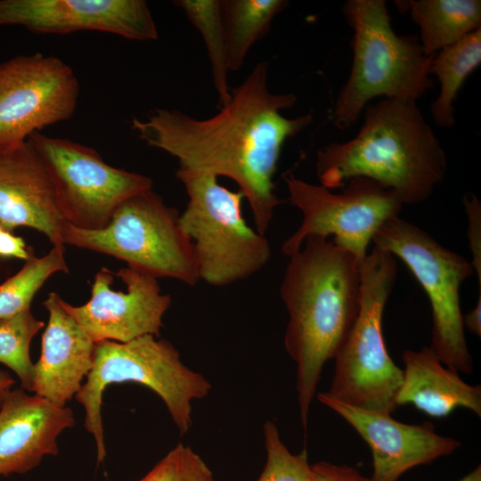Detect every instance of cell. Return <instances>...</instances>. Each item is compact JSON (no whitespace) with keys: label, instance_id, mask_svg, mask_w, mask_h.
<instances>
[{"label":"cell","instance_id":"cell-30","mask_svg":"<svg viewBox=\"0 0 481 481\" xmlns=\"http://www.w3.org/2000/svg\"><path fill=\"white\" fill-rule=\"evenodd\" d=\"M33 250L21 237L16 236L0 224V258L27 260Z\"/></svg>","mask_w":481,"mask_h":481},{"label":"cell","instance_id":"cell-31","mask_svg":"<svg viewBox=\"0 0 481 481\" xmlns=\"http://www.w3.org/2000/svg\"><path fill=\"white\" fill-rule=\"evenodd\" d=\"M463 324L471 333L481 336V292L474 309L463 316Z\"/></svg>","mask_w":481,"mask_h":481},{"label":"cell","instance_id":"cell-15","mask_svg":"<svg viewBox=\"0 0 481 481\" xmlns=\"http://www.w3.org/2000/svg\"><path fill=\"white\" fill-rule=\"evenodd\" d=\"M320 403L349 423L369 445L372 454L371 481H397L409 469L452 454L461 443L435 432L429 422L410 425L391 414L355 407L326 394H317Z\"/></svg>","mask_w":481,"mask_h":481},{"label":"cell","instance_id":"cell-26","mask_svg":"<svg viewBox=\"0 0 481 481\" xmlns=\"http://www.w3.org/2000/svg\"><path fill=\"white\" fill-rule=\"evenodd\" d=\"M266 451L265 468L257 481H310L306 449L291 453L281 439L277 426L266 420L263 426Z\"/></svg>","mask_w":481,"mask_h":481},{"label":"cell","instance_id":"cell-4","mask_svg":"<svg viewBox=\"0 0 481 481\" xmlns=\"http://www.w3.org/2000/svg\"><path fill=\"white\" fill-rule=\"evenodd\" d=\"M342 13L354 31L352 69L333 110L336 127L346 129L379 96L417 101L433 87L427 56L417 36L393 29L384 0H348Z\"/></svg>","mask_w":481,"mask_h":481},{"label":"cell","instance_id":"cell-20","mask_svg":"<svg viewBox=\"0 0 481 481\" xmlns=\"http://www.w3.org/2000/svg\"><path fill=\"white\" fill-rule=\"evenodd\" d=\"M420 28V44L431 56L481 29L479 0H410L398 2Z\"/></svg>","mask_w":481,"mask_h":481},{"label":"cell","instance_id":"cell-32","mask_svg":"<svg viewBox=\"0 0 481 481\" xmlns=\"http://www.w3.org/2000/svg\"><path fill=\"white\" fill-rule=\"evenodd\" d=\"M14 382L9 372L0 370V407L7 395L12 391L11 388Z\"/></svg>","mask_w":481,"mask_h":481},{"label":"cell","instance_id":"cell-6","mask_svg":"<svg viewBox=\"0 0 481 481\" xmlns=\"http://www.w3.org/2000/svg\"><path fill=\"white\" fill-rule=\"evenodd\" d=\"M361 306L356 321L335 357L326 394L345 404L388 414L403 382V369L389 356L382 316L397 276L393 255L373 247L360 262Z\"/></svg>","mask_w":481,"mask_h":481},{"label":"cell","instance_id":"cell-9","mask_svg":"<svg viewBox=\"0 0 481 481\" xmlns=\"http://www.w3.org/2000/svg\"><path fill=\"white\" fill-rule=\"evenodd\" d=\"M371 240L400 257L426 291L432 308L433 353L446 367L471 373L473 360L460 305V287L474 273L471 262L399 216L385 222Z\"/></svg>","mask_w":481,"mask_h":481},{"label":"cell","instance_id":"cell-10","mask_svg":"<svg viewBox=\"0 0 481 481\" xmlns=\"http://www.w3.org/2000/svg\"><path fill=\"white\" fill-rule=\"evenodd\" d=\"M27 141L48 173L64 220L77 228H104L120 204L152 189L150 177L110 166L86 145L40 132Z\"/></svg>","mask_w":481,"mask_h":481},{"label":"cell","instance_id":"cell-7","mask_svg":"<svg viewBox=\"0 0 481 481\" xmlns=\"http://www.w3.org/2000/svg\"><path fill=\"white\" fill-rule=\"evenodd\" d=\"M188 195L179 224L193 244L200 280L226 286L259 272L268 263L271 246L242 216L241 192L217 183V177L183 167L175 172Z\"/></svg>","mask_w":481,"mask_h":481},{"label":"cell","instance_id":"cell-19","mask_svg":"<svg viewBox=\"0 0 481 481\" xmlns=\"http://www.w3.org/2000/svg\"><path fill=\"white\" fill-rule=\"evenodd\" d=\"M403 382L396 406L412 404L433 418H444L458 407L481 417V386H472L457 371L444 367L429 346L403 353Z\"/></svg>","mask_w":481,"mask_h":481},{"label":"cell","instance_id":"cell-3","mask_svg":"<svg viewBox=\"0 0 481 481\" xmlns=\"http://www.w3.org/2000/svg\"><path fill=\"white\" fill-rule=\"evenodd\" d=\"M445 152L415 101L384 98L365 109L358 134L317 152L321 185L333 190L366 177L404 204L426 200L444 179Z\"/></svg>","mask_w":481,"mask_h":481},{"label":"cell","instance_id":"cell-22","mask_svg":"<svg viewBox=\"0 0 481 481\" xmlns=\"http://www.w3.org/2000/svg\"><path fill=\"white\" fill-rule=\"evenodd\" d=\"M288 5L286 0H222L229 71L241 68L252 45L267 34L274 17Z\"/></svg>","mask_w":481,"mask_h":481},{"label":"cell","instance_id":"cell-21","mask_svg":"<svg viewBox=\"0 0 481 481\" xmlns=\"http://www.w3.org/2000/svg\"><path fill=\"white\" fill-rule=\"evenodd\" d=\"M481 63V29L433 55L428 73L440 84L437 98L431 105V115L437 126H453V102L463 82Z\"/></svg>","mask_w":481,"mask_h":481},{"label":"cell","instance_id":"cell-14","mask_svg":"<svg viewBox=\"0 0 481 481\" xmlns=\"http://www.w3.org/2000/svg\"><path fill=\"white\" fill-rule=\"evenodd\" d=\"M0 25L21 26L42 34L97 30L130 40L158 38L143 0H0Z\"/></svg>","mask_w":481,"mask_h":481},{"label":"cell","instance_id":"cell-23","mask_svg":"<svg viewBox=\"0 0 481 481\" xmlns=\"http://www.w3.org/2000/svg\"><path fill=\"white\" fill-rule=\"evenodd\" d=\"M174 4L200 33L210 62L213 84L219 106L226 105L232 89L228 84L226 45L222 15V0H176Z\"/></svg>","mask_w":481,"mask_h":481},{"label":"cell","instance_id":"cell-16","mask_svg":"<svg viewBox=\"0 0 481 481\" xmlns=\"http://www.w3.org/2000/svg\"><path fill=\"white\" fill-rule=\"evenodd\" d=\"M65 223L52 181L30 143L0 152V224L11 232L33 228L53 247L63 248Z\"/></svg>","mask_w":481,"mask_h":481},{"label":"cell","instance_id":"cell-24","mask_svg":"<svg viewBox=\"0 0 481 481\" xmlns=\"http://www.w3.org/2000/svg\"><path fill=\"white\" fill-rule=\"evenodd\" d=\"M58 272H69L63 248L53 247L41 257L32 253L18 273L0 284V320L30 308L37 292Z\"/></svg>","mask_w":481,"mask_h":481},{"label":"cell","instance_id":"cell-25","mask_svg":"<svg viewBox=\"0 0 481 481\" xmlns=\"http://www.w3.org/2000/svg\"><path fill=\"white\" fill-rule=\"evenodd\" d=\"M44 325L30 308L0 320V363L16 373L21 387L28 392H32L34 383L29 346Z\"/></svg>","mask_w":481,"mask_h":481},{"label":"cell","instance_id":"cell-1","mask_svg":"<svg viewBox=\"0 0 481 481\" xmlns=\"http://www.w3.org/2000/svg\"><path fill=\"white\" fill-rule=\"evenodd\" d=\"M268 63L258 62L231 91L229 102L216 115L199 119L179 110L155 109L132 128L149 146L174 156L183 168L233 180L249 201L256 230L266 232L274 208L273 175L281 148L313 120L311 113L287 118L292 94L268 88Z\"/></svg>","mask_w":481,"mask_h":481},{"label":"cell","instance_id":"cell-33","mask_svg":"<svg viewBox=\"0 0 481 481\" xmlns=\"http://www.w3.org/2000/svg\"><path fill=\"white\" fill-rule=\"evenodd\" d=\"M458 481H481V465H478Z\"/></svg>","mask_w":481,"mask_h":481},{"label":"cell","instance_id":"cell-28","mask_svg":"<svg viewBox=\"0 0 481 481\" xmlns=\"http://www.w3.org/2000/svg\"><path fill=\"white\" fill-rule=\"evenodd\" d=\"M463 204L469 220L468 237L473 256L471 265L477 271L481 292V204L472 192L464 196Z\"/></svg>","mask_w":481,"mask_h":481},{"label":"cell","instance_id":"cell-13","mask_svg":"<svg viewBox=\"0 0 481 481\" xmlns=\"http://www.w3.org/2000/svg\"><path fill=\"white\" fill-rule=\"evenodd\" d=\"M117 275L126 291L111 289L113 273L103 267L94 275L90 300L79 306L63 300V307L94 343H126L144 335L159 338L172 303L170 295L161 293L157 278L134 268L123 267Z\"/></svg>","mask_w":481,"mask_h":481},{"label":"cell","instance_id":"cell-2","mask_svg":"<svg viewBox=\"0 0 481 481\" xmlns=\"http://www.w3.org/2000/svg\"><path fill=\"white\" fill-rule=\"evenodd\" d=\"M289 257L280 287L289 315L284 346L297 365L299 416L306 429L323 366L335 357L360 311V262L322 236H308Z\"/></svg>","mask_w":481,"mask_h":481},{"label":"cell","instance_id":"cell-12","mask_svg":"<svg viewBox=\"0 0 481 481\" xmlns=\"http://www.w3.org/2000/svg\"><path fill=\"white\" fill-rule=\"evenodd\" d=\"M78 82L61 59L42 53L0 63V152L23 143L35 132L69 119Z\"/></svg>","mask_w":481,"mask_h":481},{"label":"cell","instance_id":"cell-18","mask_svg":"<svg viewBox=\"0 0 481 481\" xmlns=\"http://www.w3.org/2000/svg\"><path fill=\"white\" fill-rule=\"evenodd\" d=\"M63 299L49 293L44 306L49 319L42 337V350L34 364L32 392L64 407L82 387L94 365L95 343L67 313Z\"/></svg>","mask_w":481,"mask_h":481},{"label":"cell","instance_id":"cell-17","mask_svg":"<svg viewBox=\"0 0 481 481\" xmlns=\"http://www.w3.org/2000/svg\"><path fill=\"white\" fill-rule=\"evenodd\" d=\"M75 424L72 410L23 388L11 391L0 407V477L23 474L46 455H57V438Z\"/></svg>","mask_w":481,"mask_h":481},{"label":"cell","instance_id":"cell-27","mask_svg":"<svg viewBox=\"0 0 481 481\" xmlns=\"http://www.w3.org/2000/svg\"><path fill=\"white\" fill-rule=\"evenodd\" d=\"M138 481H215L203 459L182 443L170 450Z\"/></svg>","mask_w":481,"mask_h":481},{"label":"cell","instance_id":"cell-29","mask_svg":"<svg viewBox=\"0 0 481 481\" xmlns=\"http://www.w3.org/2000/svg\"><path fill=\"white\" fill-rule=\"evenodd\" d=\"M310 481H371L358 469L348 465H336L328 461H318L310 465Z\"/></svg>","mask_w":481,"mask_h":481},{"label":"cell","instance_id":"cell-8","mask_svg":"<svg viewBox=\"0 0 481 481\" xmlns=\"http://www.w3.org/2000/svg\"><path fill=\"white\" fill-rule=\"evenodd\" d=\"M63 243L120 259L155 278L187 285L200 281L193 244L179 224V214L151 190L135 194L114 211L100 230L65 223Z\"/></svg>","mask_w":481,"mask_h":481},{"label":"cell","instance_id":"cell-5","mask_svg":"<svg viewBox=\"0 0 481 481\" xmlns=\"http://www.w3.org/2000/svg\"><path fill=\"white\" fill-rule=\"evenodd\" d=\"M135 382L155 392L164 402L180 435L192 426V403L205 398L211 384L187 367L175 346L166 339L144 335L126 343H95L94 365L76 394L86 410L85 427L94 436L97 461L106 456L101 413L102 395L109 385Z\"/></svg>","mask_w":481,"mask_h":481},{"label":"cell","instance_id":"cell-11","mask_svg":"<svg viewBox=\"0 0 481 481\" xmlns=\"http://www.w3.org/2000/svg\"><path fill=\"white\" fill-rule=\"evenodd\" d=\"M284 181L290 205L303 216L300 226L281 246L287 257L298 251L308 236L332 235L336 246L351 252L361 262L379 227L398 217L403 208L394 191L366 177L349 179L340 193L292 174Z\"/></svg>","mask_w":481,"mask_h":481}]
</instances>
